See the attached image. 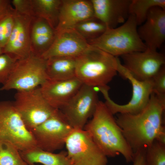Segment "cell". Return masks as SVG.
<instances>
[{"instance_id":"cell-34","label":"cell","mask_w":165,"mask_h":165,"mask_svg":"<svg viewBox=\"0 0 165 165\" xmlns=\"http://www.w3.org/2000/svg\"><path fill=\"white\" fill-rule=\"evenodd\" d=\"M34 165H36L35 164Z\"/></svg>"},{"instance_id":"cell-27","label":"cell","mask_w":165,"mask_h":165,"mask_svg":"<svg viewBox=\"0 0 165 165\" xmlns=\"http://www.w3.org/2000/svg\"><path fill=\"white\" fill-rule=\"evenodd\" d=\"M14 13L0 20V46L3 49L7 43L13 28Z\"/></svg>"},{"instance_id":"cell-29","label":"cell","mask_w":165,"mask_h":165,"mask_svg":"<svg viewBox=\"0 0 165 165\" xmlns=\"http://www.w3.org/2000/svg\"><path fill=\"white\" fill-rule=\"evenodd\" d=\"M152 93L165 98V66H164L152 79Z\"/></svg>"},{"instance_id":"cell-12","label":"cell","mask_w":165,"mask_h":165,"mask_svg":"<svg viewBox=\"0 0 165 165\" xmlns=\"http://www.w3.org/2000/svg\"><path fill=\"white\" fill-rule=\"evenodd\" d=\"M120 57L123 65L134 78L140 81L152 80L165 64L163 53L147 49Z\"/></svg>"},{"instance_id":"cell-17","label":"cell","mask_w":165,"mask_h":165,"mask_svg":"<svg viewBox=\"0 0 165 165\" xmlns=\"http://www.w3.org/2000/svg\"><path fill=\"white\" fill-rule=\"evenodd\" d=\"M83 84L76 77L64 80L48 79L40 86L45 99L53 108L61 109Z\"/></svg>"},{"instance_id":"cell-7","label":"cell","mask_w":165,"mask_h":165,"mask_svg":"<svg viewBox=\"0 0 165 165\" xmlns=\"http://www.w3.org/2000/svg\"><path fill=\"white\" fill-rule=\"evenodd\" d=\"M117 71L122 77L128 80L132 88L131 98L126 104L119 105L109 97L108 89L101 92L105 101V105L114 115L118 113L135 114L141 111L148 104L152 93V80H139L134 78L123 65L117 58Z\"/></svg>"},{"instance_id":"cell-16","label":"cell","mask_w":165,"mask_h":165,"mask_svg":"<svg viewBox=\"0 0 165 165\" xmlns=\"http://www.w3.org/2000/svg\"><path fill=\"white\" fill-rule=\"evenodd\" d=\"M95 18L107 28H114L123 24L130 15L131 0H90Z\"/></svg>"},{"instance_id":"cell-30","label":"cell","mask_w":165,"mask_h":165,"mask_svg":"<svg viewBox=\"0 0 165 165\" xmlns=\"http://www.w3.org/2000/svg\"><path fill=\"white\" fill-rule=\"evenodd\" d=\"M15 12L33 18H35L32 8V0H11Z\"/></svg>"},{"instance_id":"cell-2","label":"cell","mask_w":165,"mask_h":165,"mask_svg":"<svg viewBox=\"0 0 165 165\" xmlns=\"http://www.w3.org/2000/svg\"><path fill=\"white\" fill-rule=\"evenodd\" d=\"M83 129L107 157L121 154L127 163L132 162L134 153L104 102L98 101L91 119Z\"/></svg>"},{"instance_id":"cell-21","label":"cell","mask_w":165,"mask_h":165,"mask_svg":"<svg viewBox=\"0 0 165 165\" xmlns=\"http://www.w3.org/2000/svg\"><path fill=\"white\" fill-rule=\"evenodd\" d=\"M20 152L22 158L28 165H34L36 163L43 165H70L66 151L55 153L36 147Z\"/></svg>"},{"instance_id":"cell-32","label":"cell","mask_w":165,"mask_h":165,"mask_svg":"<svg viewBox=\"0 0 165 165\" xmlns=\"http://www.w3.org/2000/svg\"><path fill=\"white\" fill-rule=\"evenodd\" d=\"M146 149L138 150L134 153L133 165H145Z\"/></svg>"},{"instance_id":"cell-10","label":"cell","mask_w":165,"mask_h":165,"mask_svg":"<svg viewBox=\"0 0 165 165\" xmlns=\"http://www.w3.org/2000/svg\"><path fill=\"white\" fill-rule=\"evenodd\" d=\"M65 146L70 165H107V157L84 129H73Z\"/></svg>"},{"instance_id":"cell-14","label":"cell","mask_w":165,"mask_h":165,"mask_svg":"<svg viewBox=\"0 0 165 165\" xmlns=\"http://www.w3.org/2000/svg\"><path fill=\"white\" fill-rule=\"evenodd\" d=\"M56 33L52 46L41 56L45 59L55 57L76 58L90 46L74 29H65Z\"/></svg>"},{"instance_id":"cell-22","label":"cell","mask_w":165,"mask_h":165,"mask_svg":"<svg viewBox=\"0 0 165 165\" xmlns=\"http://www.w3.org/2000/svg\"><path fill=\"white\" fill-rule=\"evenodd\" d=\"M35 17L46 21L55 30L58 22L61 0H32Z\"/></svg>"},{"instance_id":"cell-20","label":"cell","mask_w":165,"mask_h":165,"mask_svg":"<svg viewBox=\"0 0 165 165\" xmlns=\"http://www.w3.org/2000/svg\"><path fill=\"white\" fill-rule=\"evenodd\" d=\"M76 58L55 57L46 59V71L48 79L64 80L76 77Z\"/></svg>"},{"instance_id":"cell-15","label":"cell","mask_w":165,"mask_h":165,"mask_svg":"<svg viewBox=\"0 0 165 165\" xmlns=\"http://www.w3.org/2000/svg\"><path fill=\"white\" fill-rule=\"evenodd\" d=\"M139 26L138 35L147 49L157 50L165 40V9L152 7L145 21Z\"/></svg>"},{"instance_id":"cell-13","label":"cell","mask_w":165,"mask_h":165,"mask_svg":"<svg viewBox=\"0 0 165 165\" xmlns=\"http://www.w3.org/2000/svg\"><path fill=\"white\" fill-rule=\"evenodd\" d=\"M14 16L13 28L9 41L3 49V53L19 60L28 57L32 53L30 33L33 18L15 11Z\"/></svg>"},{"instance_id":"cell-8","label":"cell","mask_w":165,"mask_h":165,"mask_svg":"<svg viewBox=\"0 0 165 165\" xmlns=\"http://www.w3.org/2000/svg\"><path fill=\"white\" fill-rule=\"evenodd\" d=\"M14 99V105L30 131L57 110L51 106L45 99L40 87L29 90L17 91Z\"/></svg>"},{"instance_id":"cell-25","label":"cell","mask_w":165,"mask_h":165,"mask_svg":"<svg viewBox=\"0 0 165 165\" xmlns=\"http://www.w3.org/2000/svg\"><path fill=\"white\" fill-rule=\"evenodd\" d=\"M0 165H28L16 147L8 142L0 141Z\"/></svg>"},{"instance_id":"cell-23","label":"cell","mask_w":165,"mask_h":165,"mask_svg":"<svg viewBox=\"0 0 165 165\" xmlns=\"http://www.w3.org/2000/svg\"><path fill=\"white\" fill-rule=\"evenodd\" d=\"M155 6L165 9V0H131L129 14L134 17L138 26H140L145 21L150 9Z\"/></svg>"},{"instance_id":"cell-28","label":"cell","mask_w":165,"mask_h":165,"mask_svg":"<svg viewBox=\"0 0 165 165\" xmlns=\"http://www.w3.org/2000/svg\"><path fill=\"white\" fill-rule=\"evenodd\" d=\"M17 61L6 53L0 55V84L7 82Z\"/></svg>"},{"instance_id":"cell-18","label":"cell","mask_w":165,"mask_h":165,"mask_svg":"<svg viewBox=\"0 0 165 165\" xmlns=\"http://www.w3.org/2000/svg\"><path fill=\"white\" fill-rule=\"evenodd\" d=\"M94 17L90 0H61L56 33L74 29L79 23Z\"/></svg>"},{"instance_id":"cell-6","label":"cell","mask_w":165,"mask_h":165,"mask_svg":"<svg viewBox=\"0 0 165 165\" xmlns=\"http://www.w3.org/2000/svg\"><path fill=\"white\" fill-rule=\"evenodd\" d=\"M0 141L12 144L20 152L36 147L31 131L26 126L13 101H0Z\"/></svg>"},{"instance_id":"cell-4","label":"cell","mask_w":165,"mask_h":165,"mask_svg":"<svg viewBox=\"0 0 165 165\" xmlns=\"http://www.w3.org/2000/svg\"><path fill=\"white\" fill-rule=\"evenodd\" d=\"M134 16L130 15L121 26L107 28L100 36L87 40L88 44L115 57L145 50L146 47L140 38Z\"/></svg>"},{"instance_id":"cell-19","label":"cell","mask_w":165,"mask_h":165,"mask_svg":"<svg viewBox=\"0 0 165 165\" xmlns=\"http://www.w3.org/2000/svg\"><path fill=\"white\" fill-rule=\"evenodd\" d=\"M30 35L31 53L41 57L52 46L56 33L46 21L35 17L32 20Z\"/></svg>"},{"instance_id":"cell-33","label":"cell","mask_w":165,"mask_h":165,"mask_svg":"<svg viewBox=\"0 0 165 165\" xmlns=\"http://www.w3.org/2000/svg\"><path fill=\"white\" fill-rule=\"evenodd\" d=\"M3 53V49L0 46V55Z\"/></svg>"},{"instance_id":"cell-9","label":"cell","mask_w":165,"mask_h":165,"mask_svg":"<svg viewBox=\"0 0 165 165\" xmlns=\"http://www.w3.org/2000/svg\"><path fill=\"white\" fill-rule=\"evenodd\" d=\"M73 128L59 109L43 123L31 131L36 146L54 152L62 149Z\"/></svg>"},{"instance_id":"cell-26","label":"cell","mask_w":165,"mask_h":165,"mask_svg":"<svg viewBox=\"0 0 165 165\" xmlns=\"http://www.w3.org/2000/svg\"><path fill=\"white\" fill-rule=\"evenodd\" d=\"M145 165H165V143L155 141L146 149Z\"/></svg>"},{"instance_id":"cell-11","label":"cell","mask_w":165,"mask_h":165,"mask_svg":"<svg viewBox=\"0 0 165 165\" xmlns=\"http://www.w3.org/2000/svg\"><path fill=\"white\" fill-rule=\"evenodd\" d=\"M95 87L83 84L60 110L74 129H83L94 112L99 101Z\"/></svg>"},{"instance_id":"cell-3","label":"cell","mask_w":165,"mask_h":165,"mask_svg":"<svg viewBox=\"0 0 165 165\" xmlns=\"http://www.w3.org/2000/svg\"><path fill=\"white\" fill-rule=\"evenodd\" d=\"M117 57L90 45L76 58L75 77L84 84L108 86L117 74Z\"/></svg>"},{"instance_id":"cell-5","label":"cell","mask_w":165,"mask_h":165,"mask_svg":"<svg viewBox=\"0 0 165 165\" xmlns=\"http://www.w3.org/2000/svg\"><path fill=\"white\" fill-rule=\"evenodd\" d=\"M46 59L32 53L16 62L7 82L0 91H27L40 86L48 79Z\"/></svg>"},{"instance_id":"cell-1","label":"cell","mask_w":165,"mask_h":165,"mask_svg":"<svg viewBox=\"0 0 165 165\" xmlns=\"http://www.w3.org/2000/svg\"><path fill=\"white\" fill-rule=\"evenodd\" d=\"M165 98L152 93L144 108L135 114L118 113L115 118L134 153L155 141L165 143Z\"/></svg>"},{"instance_id":"cell-31","label":"cell","mask_w":165,"mask_h":165,"mask_svg":"<svg viewBox=\"0 0 165 165\" xmlns=\"http://www.w3.org/2000/svg\"><path fill=\"white\" fill-rule=\"evenodd\" d=\"M14 12V10L11 4V0H0V20Z\"/></svg>"},{"instance_id":"cell-24","label":"cell","mask_w":165,"mask_h":165,"mask_svg":"<svg viewBox=\"0 0 165 165\" xmlns=\"http://www.w3.org/2000/svg\"><path fill=\"white\" fill-rule=\"evenodd\" d=\"M107 28L105 24L94 17L79 23L74 29L87 41L98 38Z\"/></svg>"}]
</instances>
